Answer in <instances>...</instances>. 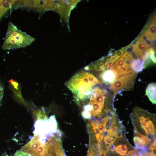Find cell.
I'll return each mask as SVG.
<instances>
[{
	"mask_svg": "<svg viewBox=\"0 0 156 156\" xmlns=\"http://www.w3.org/2000/svg\"><path fill=\"white\" fill-rule=\"evenodd\" d=\"M101 82L93 74L87 71H81L73 75L65 84L78 102L86 100L94 88Z\"/></svg>",
	"mask_w": 156,
	"mask_h": 156,
	"instance_id": "obj_1",
	"label": "cell"
},
{
	"mask_svg": "<svg viewBox=\"0 0 156 156\" xmlns=\"http://www.w3.org/2000/svg\"><path fill=\"white\" fill-rule=\"evenodd\" d=\"M35 40V38L19 29L10 22L2 48L4 50H7L25 47L30 45Z\"/></svg>",
	"mask_w": 156,
	"mask_h": 156,
	"instance_id": "obj_2",
	"label": "cell"
},
{
	"mask_svg": "<svg viewBox=\"0 0 156 156\" xmlns=\"http://www.w3.org/2000/svg\"><path fill=\"white\" fill-rule=\"evenodd\" d=\"M109 90L107 88L102 85L98 86L93 89L87 99L89 100L87 105L90 108L89 113L91 117L96 118L101 117L105 101L110 96Z\"/></svg>",
	"mask_w": 156,
	"mask_h": 156,
	"instance_id": "obj_3",
	"label": "cell"
},
{
	"mask_svg": "<svg viewBox=\"0 0 156 156\" xmlns=\"http://www.w3.org/2000/svg\"><path fill=\"white\" fill-rule=\"evenodd\" d=\"M131 119L134 127L138 125L142 129L148 136L155 135V128L153 122L155 115L139 107L134 108Z\"/></svg>",
	"mask_w": 156,
	"mask_h": 156,
	"instance_id": "obj_4",
	"label": "cell"
},
{
	"mask_svg": "<svg viewBox=\"0 0 156 156\" xmlns=\"http://www.w3.org/2000/svg\"><path fill=\"white\" fill-rule=\"evenodd\" d=\"M21 150L31 156H51L53 155L50 142L42 144L40 141L38 135L35 134L31 140L22 147Z\"/></svg>",
	"mask_w": 156,
	"mask_h": 156,
	"instance_id": "obj_5",
	"label": "cell"
},
{
	"mask_svg": "<svg viewBox=\"0 0 156 156\" xmlns=\"http://www.w3.org/2000/svg\"><path fill=\"white\" fill-rule=\"evenodd\" d=\"M135 71L116 79L109 86V90L114 94L121 92L133 89L134 81L137 75Z\"/></svg>",
	"mask_w": 156,
	"mask_h": 156,
	"instance_id": "obj_6",
	"label": "cell"
},
{
	"mask_svg": "<svg viewBox=\"0 0 156 156\" xmlns=\"http://www.w3.org/2000/svg\"><path fill=\"white\" fill-rule=\"evenodd\" d=\"M131 63L130 61L120 57L116 62L112 69L117 70L123 73H131L133 71L131 68Z\"/></svg>",
	"mask_w": 156,
	"mask_h": 156,
	"instance_id": "obj_7",
	"label": "cell"
},
{
	"mask_svg": "<svg viewBox=\"0 0 156 156\" xmlns=\"http://www.w3.org/2000/svg\"><path fill=\"white\" fill-rule=\"evenodd\" d=\"M151 48L148 44L139 39L135 44L133 45L132 51L138 59L142 60L145 53Z\"/></svg>",
	"mask_w": 156,
	"mask_h": 156,
	"instance_id": "obj_8",
	"label": "cell"
},
{
	"mask_svg": "<svg viewBox=\"0 0 156 156\" xmlns=\"http://www.w3.org/2000/svg\"><path fill=\"white\" fill-rule=\"evenodd\" d=\"M98 77L101 79L102 82L109 86L116 79V73L112 69L103 72Z\"/></svg>",
	"mask_w": 156,
	"mask_h": 156,
	"instance_id": "obj_9",
	"label": "cell"
},
{
	"mask_svg": "<svg viewBox=\"0 0 156 156\" xmlns=\"http://www.w3.org/2000/svg\"><path fill=\"white\" fill-rule=\"evenodd\" d=\"M156 83H152L149 84L146 90L145 95L147 96L150 101L156 104Z\"/></svg>",
	"mask_w": 156,
	"mask_h": 156,
	"instance_id": "obj_10",
	"label": "cell"
},
{
	"mask_svg": "<svg viewBox=\"0 0 156 156\" xmlns=\"http://www.w3.org/2000/svg\"><path fill=\"white\" fill-rule=\"evenodd\" d=\"M15 0H5L0 5V20L5 14L12 8Z\"/></svg>",
	"mask_w": 156,
	"mask_h": 156,
	"instance_id": "obj_11",
	"label": "cell"
},
{
	"mask_svg": "<svg viewBox=\"0 0 156 156\" xmlns=\"http://www.w3.org/2000/svg\"><path fill=\"white\" fill-rule=\"evenodd\" d=\"M144 62L140 59H134L131 63V68L133 71L137 73L142 71L143 68Z\"/></svg>",
	"mask_w": 156,
	"mask_h": 156,
	"instance_id": "obj_12",
	"label": "cell"
},
{
	"mask_svg": "<svg viewBox=\"0 0 156 156\" xmlns=\"http://www.w3.org/2000/svg\"><path fill=\"white\" fill-rule=\"evenodd\" d=\"M152 21L150 27L145 32L156 39V20Z\"/></svg>",
	"mask_w": 156,
	"mask_h": 156,
	"instance_id": "obj_13",
	"label": "cell"
},
{
	"mask_svg": "<svg viewBox=\"0 0 156 156\" xmlns=\"http://www.w3.org/2000/svg\"><path fill=\"white\" fill-rule=\"evenodd\" d=\"M127 149V146L125 144L118 145L115 148L116 152L122 156L126 155Z\"/></svg>",
	"mask_w": 156,
	"mask_h": 156,
	"instance_id": "obj_14",
	"label": "cell"
},
{
	"mask_svg": "<svg viewBox=\"0 0 156 156\" xmlns=\"http://www.w3.org/2000/svg\"><path fill=\"white\" fill-rule=\"evenodd\" d=\"M133 141L135 145V149H141L142 150L146 146L144 144L142 140L138 137H134Z\"/></svg>",
	"mask_w": 156,
	"mask_h": 156,
	"instance_id": "obj_15",
	"label": "cell"
},
{
	"mask_svg": "<svg viewBox=\"0 0 156 156\" xmlns=\"http://www.w3.org/2000/svg\"><path fill=\"white\" fill-rule=\"evenodd\" d=\"M104 140L105 142V146L107 148L108 151V148L112 145L113 144L115 141L112 138L110 137L108 135L104 137Z\"/></svg>",
	"mask_w": 156,
	"mask_h": 156,
	"instance_id": "obj_16",
	"label": "cell"
},
{
	"mask_svg": "<svg viewBox=\"0 0 156 156\" xmlns=\"http://www.w3.org/2000/svg\"><path fill=\"white\" fill-rule=\"evenodd\" d=\"M4 156H9L8 155H6ZM14 156H31L30 154L24 152L21 150L17 151L14 154Z\"/></svg>",
	"mask_w": 156,
	"mask_h": 156,
	"instance_id": "obj_17",
	"label": "cell"
},
{
	"mask_svg": "<svg viewBox=\"0 0 156 156\" xmlns=\"http://www.w3.org/2000/svg\"><path fill=\"white\" fill-rule=\"evenodd\" d=\"M96 127L101 132H103L104 131H107L105 126L102 124L97 123Z\"/></svg>",
	"mask_w": 156,
	"mask_h": 156,
	"instance_id": "obj_18",
	"label": "cell"
},
{
	"mask_svg": "<svg viewBox=\"0 0 156 156\" xmlns=\"http://www.w3.org/2000/svg\"><path fill=\"white\" fill-rule=\"evenodd\" d=\"M148 149L151 150L152 152L156 155V139H154L153 143L149 146Z\"/></svg>",
	"mask_w": 156,
	"mask_h": 156,
	"instance_id": "obj_19",
	"label": "cell"
},
{
	"mask_svg": "<svg viewBox=\"0 0 156 156\" xmlns=\"http://www.w3.org/2000/svg\"><path fill=\"white\" fill-rule=\"evenodd\" d=\"M4 94V89L3 86L0 83V102L2 99Z\"/></svg>",
	"mask_w": 156,
	"mask_h": 156,
	"instance_id": "obj_20",
	"label": "cell"
},
{
	"mask_svg": "<svg viewBox=\"0 0 156 156\" xmlns=\"http://www.w3.org/2000/svg\"><path fill=\"white\" fill-rule=\"evenodd\" d=\"M143 156H156L152 152H143Z\"/></svg>",
	"mask_w": 156,
	"mask_h": 156,
	"instance_id": "obj_21",
	"label": "cell"
},
{
	"mask_svg": "<svg viewBox=\"0 0 156 156\" xmlns=\"http://www.w3.org/2000/svg\"><path fill=\"white\" fill-rule=\"evenodd\" d=\"M131 156H140L139 151L137 149L133 150Z\"/></svg>",
	"mask_w": 156,
	"mask_h": 156,
	"instance_id": "obj_22",
	"label": "cell"
},
{
	"mask_svg": "<svg viewBox=\"0 0 156 156\" xmlns=\"http://www.w3.org/2000/svg\"><path fill=\"white\" fill-rule=\"evenodd\" d=\"M106 152V151L102 150H99V153L100 156H107Z\"/></svg>",
	"mask_w": 156,
	"mask_h": 156,
	"instance_id": "obj_23",
	"label": "cell"
},
{
	"mask_svg": "<svg viewBox=\"0 0 156 156\" xmlns=\"http://www.w3.org/2000/svg\"><path fill=\"white\" fill-rule=\"evenodd\" d=\"M115 146L114 144L112 145L108 148V151L113 152L115 150Z\"/></svg>",
	"mask_w": 156,
	"mask_h": 156,
	"instance_id": "obj_24",
	"label": "cell"
},
{
	"mask_svg": "<svg viewBox=\"0 0 156 156\" xmlns=\"http://www.w3.org/2000/svg\"><path fill=\"white\" fill-rule=\"evenodd\" d=\"M150 58L153 62L156 63V57L155 54L151 55L150 57Z\"/></svg>",
	"mask_w": 156,
	"mask_h": 156,
	"instance_id": "obj_25",
	"label": "cell"
},
{
	"mask_svg": "<svg viewBox=\"0 0 156 156\" xmlns=\"http://www.w3.org/2000/svg\"><path fill=\"white\" fill-rule=\"evenodd\" d=\"M133 152V150L130 151H129L125 156H131Z\"/></svg>",
	"mask_w": 156,
	"mask_h": 156,
	"instance_id": "obj_26",
	"label": "cell"
},
{
	"mask_svg": "<svg viewBox=\"0 0 156 156\" xmlns=\"http://www.w3.org/2000/svg\"><path fill=\"white\" fill-rule=\"evenodd\" d=\"M4 0H0V5L3 3Z\"/></svg>",
	"mask_w": 156,
	"mask_h": 156,
	"instance_id": "obj_27",
	"label": "cell"
}]
</instances>
